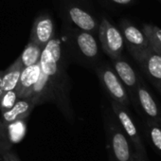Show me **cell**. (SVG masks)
<instances>
[{
    "label": "cell",
    "instance_id": "cell-1",
    "mask_svg": "<svg viewBox=\"0 0 161 161\" xmlns=\"http://www.w3.org/2000/svg\"><path fill=\"white\" fill-rule=\"evenodd\" d=\"M41 71L48 78L55 93L54 103L60 108L64 116L73 119V111L68 96V77L64 51L61 40L53 37L44 47L39 61Z\"/></svg>",
    "mask_w": 161,
    "mask_h": 161
},
{
    "label": "cell",
    "instance_id": "cell-2",
    "mask_svg": "<svg viewBox=\"0 0 161 161\" xmlns=\"http://www.w3.org/2000/svg\"><path fill=\"white\" fill-rule=\"evenodd\" d=\"M106 136L110 157L113 161H129L132 153L131 142L118 120L109 119L106 123Z\"/></svg>",
    "mask_w": 161,
    "mask_h": 161
},
{
    "label": "cell",
    "instance_id": "cell-3",
    "mask_svg": "<svg viewBox=\"0 0 161 161\" xmlns=\"http://www.w3.org/2000/svg\"><path fill=\"white\" fill-rule=\"evenodd\" d=\"M99 40L103 50L112 60L121 57L124 48V39L121 31L107 18H103L99 24Z\"/></svg>",
    "mask_w": 161,
    "mask_h": 161
},
{
    "label": "cell",
    "instance_id": "cell-4",
    "mask_svg": "<svg viewBox=\"0 0 161 161\" xmlns=\"http://www.w3.org/2000/svg\"><path fill=\"white\" fill-rule=\"evenodd\" d=\"M111 106L116 116V119L118 120L119 124L120 125L121 129L129 138L131 145L134 148V153H136L143 158H147V152L143 144V141L139 136L135 121L133 120L126 107L113 100H111Z\"/></svg>",
    "mask_w": 161,
    "mask_h": 161
},
{
    "label": "cell",
    "instance_id": "cell-5",
    "mask_svg": "<svg viewBox=\"0 0 161 161\" xmlns=\"http://www.w3.org/2000/svg\"><path fill=\"white\" fill-rule=\"evenodd\" d=\"M97 74L103 86L109 94L111 99L127 107L130 103L128 94L114 69L107 64H103L97 68Z\"/></svg>",
    "mask_w": 161,
    "mask_h": 161
},
{
    "label": "cell",
    "instance_id": "cell-6",
    "mask_svg": "<svg viewBox=\"0 0 161 161\" xmlns=\"http://www.w3.org/2000/svg\"><path fill=\"white\" fill-rule=\"evenodd\" d=\"M121 33L130 53L138 63H141L150 50L148 40L143 31L130 23L123 22L121 24Z\"/></svg>",
    "mask_w": 161,
    "mask_h": 161
},
{
    "label": "cell",
    "instance_id": "cell-7",
    "mask_svg": "<svg viewBox=\"0 0 161 161\" xmlns=\"http://www.w3.org/2000/svg\"><path fill=\"white\" fill-rule=\"evenodd\" d=\"M71 40L84 58L88 61H94L99 56V44L95 34L72 28L70 31Z\"/></svg>",
    "mask_w": 161,
    "mask_h": 161
},
{
    "label": "cell",
    "instance_id": "cell-8",
    "mask_svg": "<svg viewBox=\"0 0 161 161\" xmlns=\"http://www.w3.org/2000/svg\"><path fill=\"white\" fill-rule=\"evenodd\" d=\"M65 14L75 28L95 34L99 30V23L95 17L86 9L77 4H70L65 9Z\"/></svg>",
    "mask_w": 161,
    "mask_h": 161
},
{
    "label": "cell",
    "instance_id": "cell-9",
    "mask_svg": "<svg viewBox=\"0 0 161 161\" xmlns=\"http://www.w3.org/2000/svg\"><path fill=\"white\" fill-rule=\"evenodd\" d=\"M55 36V26L52 18L47 14H40L33 22L31 31V41L44 47Z\"/></svg>",
    "mask_w": 161,
    "mask_h": 161
},
{
    "label": "cell",
    "instance_id": "cell-10",
    "mask_svg": "<svg viewBox=\"0 0 161 161\" xmlns=\"http://www.w3.org/2000/svg\"><path fill=\"white\" fill-rule=\"evenodd\" d=\"M35 106H36L35 103L30 99L27 98L18 99L11 109L1 113L2 114L1 120L6 127L15 122H18L20 120H23L31 115V111Z\"/></svg>",
    "mask_w": 161,
    "mask_h": 161
},
{
    "label": "cell",
    "instance_id": "cell-11",
    "mask_svg": "<svg viewBox=\"0 0 161 161\" xmlns=\"http://www.w3.org/2000/svg\"><path fill=\"white\" fill-rule=\"evenodd\" d=\"M41 67L39 63L27 67H23L17 86L14 89L19 99L24 98L27 93L33 87V86L37 83L39 79Z\"/></svg>",
    "mask_w": 161,
    "mask_h": 161
},
{
    "label": "cell",
    "instance_id": "cell-12",
    "mask_svg": "<svg viewBox=\"0 0 161 161\" xmlns=\"http://www.w3.org/2000/svg\"><path fill=\"white\" fill-rule=\"evenodd\" d=\"M137 99L142 111L149 118V120L161 121V115L156 103L149 91L141 86H137Z\"/></svg>",
    "mask_w": 161,
    "mask_h": 161
},
{
    "label": "cell",
    "instance_id": "cell-13",
    "mask_svg": "<svg viewBox=\"0 0 161 161\" xmlns=\"http://www.w3.org/2000/svg\"><path fill=\"white\" fill-rule=\"evenodd\" d=\"M113 61V66H114V71L121 80L123 86L129 87V88H134L136 86V75L133 67L127 63L126 61L122 60L121 57L118 59H114Z\"/></svg>",
    "mask_w": 161,
    "mask_h": 161
},
{
    "label": "cell",
    "instance_id": "cell-14",
    "mask_svg": "<svg viewBox=\"0 0 161 161\" xmlns=\"http://www.w3.org/2000/svg\"><path fill=\"white\" fill-rule=\"evenodd\" d=\"M22 69H23V65L18 57L8 68H6L4 71H2L1 84H2L3 92L15 89L19 77H20V74L22 72Z\"/></svg>",
    "mask_w": 161,
    "mask_h": 161
},
{
    "label": "cell",
    "instance_id": "cell-15",
    "mask_svg": "<svg viewBox=\"0 0 161 161\" xmlns=\"http://www.w3.org/2000/svg\"><path fill=\"white\" fill-rule=\"evenodd\" d=\"M140 64L154 80L161 84V55L150 49Z\"/></svg>",
    "mask_w": 161,
    "mask_h": 161
},
{
    "label": "cell",
    "instance_id": "cell-16",
    "mask_svg": "<svg viewBox=\"0 0 161 161\" xmlns=\"http://www.w3.org/2000/svg\"><path fill=\"white\" fill-rule=\"evenodd\" d=\"M43 47L36 43L30 40V42L25 47L21 55L19 56L20 62L23 67H27L35 64H38L42 55Z\"/></svg>",
    "mask_w": 161,
    "mask_h": 161
},
{
    "label": "cell",
    "instance_id": "cell-17",
    "mask_svg": "<svg viewBox=\"0 0 161 161\" xmlns=\"http://www.w3.org/2000/svg\"><path fill=\"white\" fill-rule=\"evenodd\" d=\"M146 136L153 151L161 156V121L148 120L146 123Z\"/></svg>",
    "mask_w": 161,
    "mask_h": 161
},
{
    "label": "cell",
    "instance_id": "cell-18",
    "mask_svg": "<svg viewBox=\"0 0 161 161\" xmlns=\"http://www.w3.org/2000/svg\"><path fill=\"white\" fill-rule=\"evenodd\" d=\"M141 31L148 40L149 48L161 55V29L152 24H144Z\"/></svg>",
    "mask_w": 161,
    "mask_h": 161
},
{
    "label": "cell",
    "instance_id": "cell-19",
    "mask_svg": "<svg viewBox=\"0 0 161 161\" xmlns=\"http://www.w3.org/2000/svg\"><path fill=\"white\" fill-rule=\"evenodd\" d=\"M18 99L19 98L15 90L4 91L0 95V111H1V113L11 109Z\"/></svg>",
    "mask_w": 161,
    "mask_h": 161
},
{
    "label": "cell",
    "instance_id": "cell-20",
    "mask_svg": "<svg viewBox=\"0 0 161 161\" xmlns=\"http://www.w3.org/2000/svg\"><path fill=\"white\" fill-rule=\"evenodd\" d=\"M1 159L2 161H21L15 153L8 150L1 153Z\"/></svg>",
    "mask_w": 161,
    "mask_h": 161
},
{
    "label": "cell",
    "instance_id": "cell-21",
    "mask_svg": "<svg viewBox=\"0 0 161 161\" xmlns=\"http://www.w3.org/2000/svg\"><path fill=\"white\" fill-rule=\"evenodd\" d=\"M5 130H6V126L3 124L1 119H0V142L3 141L5 137Z\"/></svg>",
    "mask_w": 161,
    "mask_h": 161
},
{
    "label": "cell",
    "instance_id": "cell-22",
    "mask_svg": "<svg viewBox=\"0 0 161 161\" xmlns=\"http://www.w3.org/2000/svg\"><path fill=\"white\" fill-rule=\"evenodd\" d=\"M129 161H148V159L147 158H143V157L139 156L138 154H136V153L133 152L132 156H131V158H130Z\"/></svg>",
    "mask_w": 161,
    "mask_h": 161
},
{
    "label": "cell",
    "instance_id": "cell-23",
    "mask_svg": "<svg viewBox=\"0 0 161 161\" xmlns=\"http://www.w3.org/2000/svg\"><path fill=\"white\" fill-rule=\"evenodd\" d=\"M111 1L118 5H129L133 2V0H111Z\"/></svg>",
    "mask_w": 161,
    "mask_h": 161
},
{
    "label": "cell",
    "instance_id": "cell-24",
    "mask_svg": "<svg viewBox=\"0 0 161 161\" xmlns=\"http://www.w3.org/2000/svg\"><path fill=\"white\" fill-rule=\"evenodd\" d=\"M1 75H2V71H0V95L3 93L2 90V84H1Z\"/></svg>",
    "mask_w": 161,
    "mask_h": 161
}]
</instances>
